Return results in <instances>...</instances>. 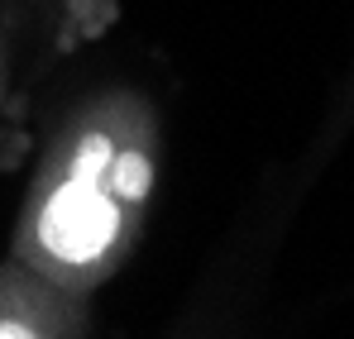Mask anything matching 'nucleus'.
Segmentation results:
<instances>
[{"instance_id":"obj_1","label":"nucleus","mask_w":354,"mask_h":339,"mask_svg":"<svg viewBox=\"0 0 354 339\" xmlns=\"http://www.w3.org/2000/svg\"><path fill=\"white\" fill-rule=\"evenodd\" d=\"M115 229H120L115 206L101 196L96 182H82V177H67L58 191L48 196L44 215H39V239L62 263H91V258H101L111 249Z\"/></svg>"},{"instance_id":"obj_2","label":"nucleus","mask_w":354,"mask_h":339,"mask_svg":"<svg viewBox=\"0 0 354 339\" xmlns=\"http://www.w3.org/2000/svg\"><path fill=\"white\" fill-rule=\"evenodd\" d=\"M111 139L106 134H91V139H82V148H77V163H72V177H82V182H96V177H106L111 168Z\"/></svg>"},{"instance_id":"obj_3","label":"nucleus","mask_w":354,"mask_h":339,"mask_svg":"<svg viewBox=\"0 0 354 339\" xmlns=\"http://www.w3.org/2000/svg\"><path fill=\"white\" fill-rule=\"evenodd\" d=\"M111 172H115V191L120 196H144L149 191V158L144 153H124V158H111Z\"/></svg>"},{"instance_id":"obj_4","label":"nucleus","mask_w":354,"mask_h":339,"mask_svg":"<svg viewBox=\"0 0 354 339\" xmlns=\"http://www.w3.org/2000/svg\"><path fill=\"white\" fill-rule=\"evenodd\" d=\"M0 339H34V330L19 320H0Z\"/></svg>"}]
</instances>
